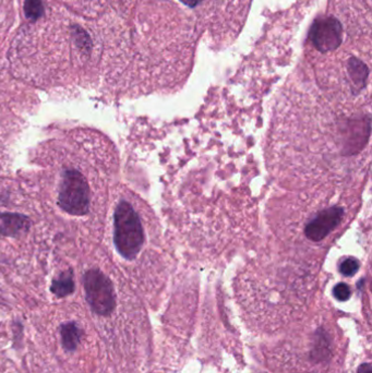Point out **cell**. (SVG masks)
Returning a JSON list of instances; mask_svg holds the SVG:
<instances>
[{"instance_id":"1","label":"cell","mask_w":372,"mask_h":373,"mask_svg":"<svg viewBox=\"0 0 372 373\" xmlns=\"http://www.w3.org/2000/svg\"><path fill=\"white\" fill-rule=\"evenodd\" d=\"M304 216L294 218V230L287 237L302 238L309 244H320L344 223L347 215L346 201L337 195H323L321 204L303 208Z\"/></svg>"},{"instance_id":"2","label":"cell","mask_w":372,"mask_h":373,"mask_svg":"<svg viewBox=\"0 0 372 373\" xmlns=\"http://www.w3.org/2000/svg\"><path fill=\"white\" fill-rule=\"evenodd\" d=\"M114 244L127 261H134L146 245V231L139 212L130 202L121 199L114 213Z\"/></svg>"},{"instance_id":"3","label":"cell","mask_w":372,"mask_h":373,"mask_svg":"<svg viewBox=\"0 0 372 373\" xmlns=\"http://www.w3.org/2000/svg\"><path fill=\"white\" fill-rule=\"evenodd\" d=\"M58 205L61 210L76 216H82L90 210V189L86 177L77 169H66L63 174Z\"/></svg>"},{"instance_id":"4","label":"cell","mask_w":372,"mask_h":373,"mask_svg":"<svg viewBox=\"0 0 372 373\" xmlns=\"http://www.w3.org/2000/svg\"><path fill=\"white\" fill-rule=\"evenodd\" d=\"M87 301L95 314L110 315L116 308V293L111 280L100 270L92 269L84 274Z\"/></svg>"},{"instance_id":"5","label":"cell","mask_w":372,"mask_h":373,"mask_svg":"<svg viewBox=\"0 0 372 373\" xmlns=\"http://www.w3.org/2000/svg\"><path fill=\"white\" fill-rule=\"evenodd\" d=\"M310 38L319 52H333L340 47L342 43L343 27L335 18H319L314 21L311 27Z\"/></svg>"},{"instance_id":"6","label":"cell","mask_w":372,"mask_h":373,"mask_svg":"<svg viewBox=\"0 0 372 373\" xmlns=\"http://www.w3.org/2000/svg\"><path fill=\"white\" fill-rule=\"evenodd\" d=\"M31 225V219L23 214L0 212V236L19 238L30 230Z\"/></svg>"},{"instance_id":"7","label":"cell","mask_w":372,"mask_h":373,"mask_svg":"<svg viewBox=\"0 0 372 373\" xmlns=\"http://www.w3.org/2000/svg\"><path fill=\"white\" fill-rule=\"evenodd\" d=\"M61 345L66 352L72 353L77 350L81 343L82 331L76 322H66L60 325Z\"/></svg>"},{"instance_id":"8","label":"cell","mask_w":372,"mask_h":373,"mask_svg":"<svg viewBox=\"0 0 372 373\" xmlns=\"http://www.w3.org/2000/svg\"><path fill=\"white\" fill-rule=\"evenodd\" d=\"M75 289L76 284L75 279H73V271L71 269L59 274L58 278L53 280L52 285H50V291L58 298H65L71 295Z\"/></svg>"},{"instance_id":"9","label":"cell","mask_w":372,"mask_h":373,"mask_svg":"<svg viewBox=\"0 0 372 373\" xmlns=\"http://www.w3.org/2000/svg\"><path fill=\"white\" fill-rule=\"evenodd\" d=\"M71 35L75 42L76 46L80 49L84 55H90L92 50V39L90 37L88 32L78 24H73L71 26Z\"/></svg>"},{"instance_id":"10","label":"cell","mask_w":372,"mask_h":373,"mask_svg":"<svg viewBox=\"0 0 372 373\" xmlns=\"http://www.w3.org/2000/svg\"><path fill=\"white\" fill-rule=\"evenodd\" d=\"M24 13L26 19L35 22L45 13L42 0H24Z\"/></svg>"},{"instance_id":"11","label":"cell","mask_w":372,"mask_h":373,"mask_svg":"<svg viewBox=\"0 0 372 373\" xmlns=\"http://www.w3.org/2000/svg\"><path fill=\"white\" fill-rule=\"evenodd\" d=\"M359 262L354 258H347L340 265V272L344 276H353L358 272Z\"/></svg>"},{"instance_id":"12","label":"cell","mask_w":372,"mask_h":373,"mask_svg":"<svg viewBox=\"0 0 372 373\" xmlns=\"http://www.w3.org/2000/svg\"><path fill=\"white\" fill-rule=\"evenodd\" d=\"M333 295L337 299V300L346 301V300H348L349 298H351L352 289L347 284H345V282H340V284H337L334 287Z\"/></svg>"},{"instance_id":"13","label":"cell","mask_w":372,"mask_h":373,"mask_svg":"<svg viewBox=\"0 0 372 373\" xmlns=\"http://www.w3.org/2000/svg\"><path fill=\"white\" fill-rule=\"evenodd\" d=\"M180 1L189 8H195V7H198L200 3H202L203 0H180Z\"/></svg>"},{"instance_id":"14","label":"cell","mask_w":372,"mask_h":373,"mask_svg":"<svg viewBox=\"0 0 372 373\" xmlns=\"http://www.w3.org/2000/svg\"><path fill=\"white\" fill-rule=\"evenodd\" d=\"M358 373H371V366L369 364H365L359 367Z\"/></svg>"}]
</instances>
